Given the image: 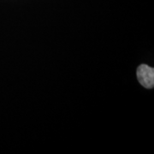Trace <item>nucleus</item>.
I'll return each instance as SVG.
<instances>
[{"mask_svg":"<svg viewBox=\"0 0 154 154\" xmlns=\"http://www.w3.org/2000/svg\"><path fill=\"white\" fill-rule=\"evenodd\" d=\"M137 78L140 83L146 88H152L154 86L153 68L146 64H141L137 69Z\"/></svg>","mask_w":154,"mask_h":154,"instance_id":"nucleus-1","label":"nucleus"}]
</instances>
